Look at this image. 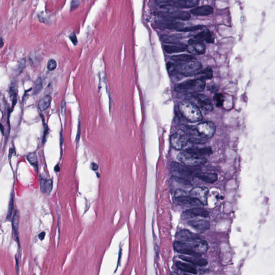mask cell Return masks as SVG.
Returning a JSON list of instances; mask_svg holds the SVG:
<instances>
[{
  "mask_svg": "<svg viewBox=\"0 0 275 275\" xmlns=\"http://www.w3.org/2000/svg\"><path fill=\"white\" fill-rule=\"evenodd\" d=\"M174 248L177 253L184 255L200 257L208 250V242L198 235L184 241H175Z\"/></svg>",
  "mask_w": 275,
  "mask_h": 275,
  "instance_id": "obj_1",
  "label": "cell"
},
{
  "mask_svg": "<svg viewBox=\"0 0 275 275\" xmlns=\"http://www.w3.org/2000/svg\"><path fill=\"white\" fill-rule=\"evenodd\" d=\"M167 67L170 75L176 78L180 75L186 77L197 75L202 70V64L196 59L182 62H168Z\"/></svg>",
  "mask_w": 275,
  "mask_h": 275,
  "instance_id": "obj_2",
  "label": "cell"
},
{
  "mask_svg": "<svg viewBox=\"0 0 275 275\" xmlns=\"http://www.w3.org/2000/svg\"><path fill=\"white\" fill-rule=\"evenodd\" d=\"M178 109L181 116L190 122H198L203 119V115L200 109L189 100L180 102Z\"/></svg>",
  "mask_w": 275,
  "mask_h": 275,
  "instance_id": "obj_3",
  "label": "cell"
},
{
  "mask_svg": "<svg viewBox=\"0 0 275 275\" xmlns=\"http://www.w3.org/2000/svg\"><path fill=\"white\" fill-rule=\"evenodd\" d=\"M205 86V80L197 78L195 79L185 81L176 84L175 89L178 92L189 94L203 92Z\"/></svg>",
  "mask_w": 275,
  "mask_h": 275,
  "instance_id": "obj_4",
  "label": "cell"
},
{
  "mask_svg": "<svg viewBox=\"0 0 275 275\" xmlns=\"http://www.w3.org/2000/svg\"><path fill=\"white\" fill-rule=\"evenodd\" d=\"M172 147L177 150L188 151L194 146L191 138L182 130L173 134L170 139Z\"/></svg>",
  "mask_w": 275,
  "mask_h": 275,
  "instance_id": "obj_5",
  "label": "cell"
},
{
  "mask_svg": "<svg viewBox=\"0 0 275 275\" xmlns=\"http://www.w3.org/2000/svg\"><path fill=\"white\" fill-rule=\"evenodd\" d=\"M156 2L161 8H192L197 6L199 0H156Z\"/></svg>",
  "mask_w": 275,
  "mask_h": 275,
  "instance_id": "obj_6",
  "label": "cell"
},
{
  "mask_svg": "<svg viewBox=\"0 0 275 275\" xmlns=\"http://www.w3.org/2000/svg\"><path fill=\"white\" fill-rule=\"evenodd\" d=\"M177 158L181 163L190 167L202 166L206 162V159L204 157L197 155L188 151H183L178 153Z\"/></svg>",
  "mask_w": 275,
  "mask_h": 275,
  "instance_id": "obj_7",
  "label": "cell"
},
{
  "mask_svg": "<svg viewBox=\"0 0 275 275\" xmlns=\"http://www.w3.org/2000/svg\"><path fill=\"white\" fill-rule=\"evenodd\" d=\"M171 172L174 177L178 178L185 181H191L194 177V171L186 165H183L176 162H172L170 166Z\"/></svg>",
  "mask_w": 275,
  "mask_h": 275,
  "instance_id": "obj_8",
  "label": "cell"
},
{
  "mask_svg": "<svg viewBox=\"0 0 275 275\" xmlns=\"http://www.w3.org/2000/svg\"><path fill=\"white\" fill-rule=\"evenodd\" d=\"M187 100L197 106L204 111H211L213 109V105L211 100L204 95L200 93L186 94Z\"/></svg>",
  "mask_w": 275,
  "mask_h": 275,
  "instance_id": "obj_9",
  "label": "cell"
},
{
  "mask_svg": "<svg viewBox=\"0 0 275 275\" xmlns=\"http://www.w3.org/2000/svg\"><path fill=\"white\" fill-rule=\"evenodd\" d=\"M175 199L180 205L185 207H200L203 205L199 201L192 198L189 196L186 191L182 189H178L175 191Z\"/></svg>",
  "mask_w": 275,
  "mask_h": 275,
  "instance_id": "obj_10",
  "label": "cell"
},
{
  "mask_svg": "<svg viewBox=\"0 0 275 275\" xmlns=\"http://www.w3.org/2000/svg\"><path fill=\"white\" fill-rule=\"evenodd\" d=\"M194 128L199 136L205 139L211 138L216 128L214 123L208 121L199 122Z\"/></svg>",
  "mask_w": 275,
  "mask_h": 275,
  "instance_id": "obj_11",
  "label": "cell"
},
{
  "mask_svg": "<svg viewBox=\"0 0 275 275\" xmlns=\"http://www.w3.org/2000/svg\"><path fill=\"white\" fill-rule=\"evenodd\" d=\"M161 18H166L173 20L180 21H188L190 20L191 15L188 12L180 10H168L167 11H161L158 14Z\"/></svg>",
  "mask_w": 275,
  "mask_h": 275,
  "instance_id": "obj_12",
  "label": "cell"
},
{
  "mask_svg": "<svg viewBox=\"0 0 275 275\" xmlns=\"http://www.w3.org/2000/svg\"><path fill=\"white\" fill-rule=\"evenodd\" d=\"M209 190L205 186L194 187L190 191L189 195L192 198L200 202L203 205L208 204V196Z\"/></svg>",
  "mask_w": 275,
  "mask_h": 275,
  "instance_id": "obj_13",
  "label": "cell"
},
{
  "mask_svg": "<svg viewBox=\"0 0 275 275\" xmlns=\"http://www.w3.org/2000/svg\"><path fill=\"white\" fill-rule=\"evenodd\" d=\"M186 50L191 54L195 55L203 54L205 52L206 47L202 42L194 39H189Z\"/></svg>",
  "mask_w": 275,
  "mask_h": 275,
  "instance_id": "obj_14",
  "label": "cell"
},
{
  "mask_svg": "<svg viewBox=\"0 0 275 275\" xmlns=\"http://www.w3.org/2000/svg\"><path fill=\"white\" fill-rule=\"evenodd\" d=\"M158 25L160 28L168 30H175L178 31L183 28L184 24L182 23L175 21V20L161 18L157 22Z\"/></svg>",
  "mask_w": 275,
  "mask_h": 275,
  "instance_id": "obj_15",
  "label": "cell"
},
{
  "mask_svg": "<svg viewBox=\"0 0 275 275\" xmlns=\"http://www.w3.org/2000/svg\"><path fill=\"white\" fill-rule=\"evenodd\" d=\"M194 177L199 179L206 183H214L218 180V175L216 173L211 172H196Z\"/></svg>",
  "mask_w": 275,
  "mask_h": 275,
  "instance_id": "obj_16",
  "label": "cell"
},
{
  "mask_svg": "<svg viewBox=\"0 0 275 275\" xmlns=\"http://www.w3.org/2000/svg\"><path fill=\"white\" fill-rule=\"evenodd\" d=\"M179 257L182 260L184 261L189 262L190 263L197 265L199 267H204L206 266L208 262V261L204 258H200V257L198 256H185L180 255Z\"/></svg>",
  "mask_w": 275,
  "mask_h": 275,
  "instance_id": "obj_17",
  "label": "cell"
},
{
  "mask_svg": "<svg viewBox=\"0 0 275 275\" xmlns=\"http://www.w3.org/2000/svg\"><path fill=\"white\" fill-rule=\"evenodd\" d=\"M188 225L196 230L205 231L210 227V222L205 220H191L188 222Z\"/></svg>",
  "mask_w": 275,
  "mask_h": 275,
  "instance_id": "obj_18",
  "label": "cell"
},
{
  "mask_svg": "<svg viewBox=\"0 0 275 275\" xmlns=\"http://www.w3.org/2000/svg\"><path fill=\"white\" fill-rule=\"evenodd\" d=\"M213 11V8L211 6H202L192 9L190 10V13L195 16H206L212 14Z\"/></svg>",
  "mask_w": 275,
  "mask_h": 275,
  "instance_id": "obj_19",
  "label": "cell"
},
{
  "mask_svg": "<svg viewBox=\"0 0 275 275\" xmlns=\"http://www.w3.org/2000/svg\"><path fill=\"white\" fill-rule=\"evenodd\" d=\"M184 214L189 216H199L203 218H207L209 216V212L205 208L201 207H195L187 210Z\"/></svg>",
  "mask_w": 275,
  "mask_h": 275,
  "instance_id": "obj_20",
  "label": "cell"
},
{
  "mask_svg": "<svg viewBox=\"0 0 275 275\" xmlns=\"http://www.w3.org/2000/svg\"><path fill=\"white\" fill-rule=\"evenodd\" d=\"M193 39L203 42L205 41L208 43H214V36L213 33L210 31H203L194 37Z\"/></svg>",
  "mask_w": 275,
  "mask_h": 275,
  "instance_id": "obj_21",
  "label": "cell"
},
{
  "mask_svg": "<svg viewBox=\"0 0 275 275\" xmlns=\"http://www.w3.org/2000/svg\"><path fill=\"white\" fill-rule=\"evenodd\" d=\"M164 50L167 53H181L184 52L186 50V46L183 45H165Z\"/></svg>",
  "mask_w": 275,
  "mask_h": 275,
  "instance_id": "obj_22",
  "label": "cell"
},
{
  "mask_svg": "<svg viewBox=\"0 0 275 275\" xmlns=\"http://www.w3.org/2000/svg\"><path fill=\"white\" fill-rule=\"evenodd\" d=\"M176 265L178 269L182 271L188 272L192 274H197V270L195 268V267H192L191 265L187 264L186 263H184L182 262L178 261L176 263Z\"/></svg>",
  "mask_w": 275,
  "mask_h": 275,
  "instance_id": "obj_23",
  "label": "cell"
},
{
  "mask_svg": "<svg viewBox=\"0 0 275 275\" xmlns=\"http://www.w3.org/2000/svg\"><path fill=\"white\" fill-rule=\"evenodd\" d=\"M188 152L194 153L195 154L200 156H202V157H204V156L210 155L212 153L211 148L210 147L199 148L195 147L194 146L190 150H188Z\"/></svg>",
  "mask_w": 275,
  "mask_h": 275,
  "instance_id": "obj_24",
  "label": "cell"
},
{
  "mask_svg": "<svg viewBox=\"0 0 275 275\" xmlns=\"http://www.w3.org/2000/svg\"><path fill=\"white\" fill-rule=\"evenodd\" d=\"M19 223H20L19 213L17 211H16L14 213V216L12 218V230L14 232V236L16 239L17 241L18 242V243H19V238H18Z\"/></svg>",
  "mask_w": 275,
  "mask_h": 275,
  "instance_id": "obj_25",
  "label": "cell"
},
{
  "mask_svg": "<svg viewBox=\"0 0 275 275\" xmlns=\"http://www.w3.org/2000/svg\"><path fill=\"white\" fill-rule=\"evenodd\" d=\"M40 186L42 192L44 194H50L53 188V182L52 180L43 178L40 182Z\"/></svg>",
  "mask_w": 275,
  "mask_h": 275,
  "instance_id": "obj_26",
  "label": "cell"
},
{
  "mask_svg": "<svg viewBox=\"0 0 275 275\" xmlns=\"http://www.w3.org/2000/svg\"><path fill=\"white\" fill-rule=\"evenodd\" d=\"M52 100V98L50 95H47L42 98L38 102V108L40 111L46 110L49 108Z\"/></svg>",
  "mask_w": 275,
  "mask_h": 275,
  "instance_id": "obj_27",
  "label": "cell"
},
{
  "mask_svg": "<svg viewBox=\"0 0 275 275\" xmlns=\"http://www.w3.org/2000/svg\"><path fill=\"white\" fill-rule=\"evenodd\" d=\"M171 59L175 62H182L191 61V60H196V59L192 55L183 54L172 56L171 57Z\"/></svg>",
  "mask_w": 275,
  "mask_h": 275,
  "instance_id": "obj_28",
  "label": "cell"
},
{
  "mask_svg": "<svg viewBox=\"0 0 275 275\" xmlns=\"http://www.w3.org/2000/svg\"><path fill=\"white\" fill-rule=\"evenodd\" d=\"M160 39L162 42L170 44L182 45L179 42V38L174 36L162 34L160 36Z\"/></svg>",
  "mask_w": 275,
  "mask_h": 275,
  "instance_id": "obj_29",
  "label": "cell"
},
{
  "mask_svg": "<svg viewBox=\"0 0 275 275\" xmlns=\"http://www.w3.org/2000/svg\"><path fill=\"white\" fill-rule=\"evenodd\" d=\"M197 75H198V78L204 80L211 79L213 77V71L211 68L208 67L202 70Z\"/></svg>",
  "mask_w": 275,
  "mask_h": 275,
  "instance_id": "obj_30",
  "label": "cell"
},
{
  "mask_svg": "<svg viewBox=\"0 0 275 275\" xmlns=\"http://www.w3.org/2000/svg\"><path fill=\"white\" fill-rule=\"evenodd\" d=\"M43 88V83L42 78L40 77L37 78L36 81L34 82V92L33 94L34 95H37L41 92Z\"/></svg>",
  "mask_w": 275,
  "mask_h": 275,
  "instance_id": "obj_31",
  "label": "cell"
},
{
  "mask_svg": "<svg viewBox=\"0 0 275 275\" xmlns=\"http://www.w3.org/2000/svg\"><path fill=\"white\" fill-rule=\"evenodd\" d=\"M203 25H195V26H187V27H183L182 28L181 30L178 31L179 32H193V31H196L202 29H203Z\"/></svg>",
  "mask_w": 275,
  "mask_h": 275,
  "instance_id": "obj_32",
  "label": "cell"
},
{
  "mask_svg": "<svg viewBox=\"0 0 275 275\" xmlns=\"http://www.w3.org/2000/svg\"><path fill=\"white\" fill-rule=\"evenodd\" d=\"M27 159L31 165L36 168L38 167V160L36 153H30L27 156Z\"/></svg>",
  "mask_w": 275,
  "mask_h": 275,
  "instance_id": "obj_33",
  "label": "cell"
},
{
  "mask_svg": "<svg viewBox=\"0 0 275 275\" xmlns=\"http://www.w3.org/2000/svg\"><path fill=\"white\" fill-rule=\"evenodd\" d=\"M225 96L222 94H217L214 96V100L216 103V105L218 107L223 106L224 102Z\"/></svg>",
  "mask_w": 275,
  "mask_h": 275,
  "instance_id": "obj_34",
  "label": "cell"
},
{
  "mask_svg": "<svg viewBox=\"0 0 275 275\" xmlns=\"http://www.w3.org/2000/svg\"><path fill=\"white\" fill-rule=\"evenodd\" d=\"M25 66V59L21 60L17 64V66L15 69V73L16 75H18L21 73L22 72L23 70H24Z\"/></svg>",
  "mask_w": 275,
  "mask_h": 275,
  "instance_id": "obj_35",
  "label": "cell"
},
{
  "mask_svg": "<svg viewBox=\"0 0 275 275\" xmlns=\"http://www.w3.org/2000/svg\"><path fill=\"white\" fill-rule=\"evenodd\" d=\"M7 106V102H6V98L3 94L0 93V110L2 112L6 110Z\"/></svg>",
  "mask_w": 275,
  "mask_h": 275,
  "instance_id": "obj_36",
  "label": "cell"
},
{
  "mask_svg": "<svg viewBox=\"0 0 275 275\" xmlns=\"http://www.w3.org/2000/svg\"><path fill=\"white\" fill-rule=\"evenodd\" d=\"M14 208V196L12 194L11 195V198L10 199L9 201V204L8 213L7 215V219H9L11 217L12 213V211Z\"/></svg>",
  "mask_w": 275,
  "mask_h": 275,
  "instance_id": "obj_37",
  "label": "cell"
},
{
  "mask_svg": "<svg viewBox=\"0 0 275 275\" xmlns=\"http://www.w3.org/2000/svg\"><path fill=\"white\" fill-rule=\"evenodd\" d=\"M56 66L57 64L56 60L54 59H50L47 63V69L50 71H53V70L56 69Z\"/></svg>",
  "mask_w": 275,
  "mask_h": 275,
  "instance_id": "obj_38",
  "label": "cell"
},
{
  "mask_svg": "<svg viewBox=\"0 0 275 275\" xmlns=\"http://www.w3.org/2000/svg\"><path fill=\"white\" fill-rule=\"evenodd\" d=\"M66 102L65 100H62L61 102V106H60V112L62 116H64L66 112Z\"/></svg>",
  "mask_w": 275,
  "mask_h": 275,
  "instance_id": "obj_39",
  "label": "cell"
},
{
  "mask_svg": "<svg viewBox=\"0 0 275 275\" xmlns=\"http://www.w3.org/2000/svg\"><path fill=\"white\" fill-rule=\"evenodd\" d=\"M78 5H79L78 0H73L72 2L71 3V7H70L71 10H73L74 9L77 8Z\"/></svg>",
  "mask_w": 275,
  "mask_h": 275,
  "instance_id": "obj_40",
  "label": "cell"
},
{
  "mask_svg": "<svg viewBox=\"0 0 275 275\" xmlns=\"http://www.w3.org/2000/svg\"><path fill=\"white\" fill-rule=\"evenodd\" d=\"M208 90H210V92H217L218 90V87H217L216 85H209L208 87Z\"/></svg>",
  "mask_w": 275,
  "mask_h": 275,
  "instance_id": "obj_41",
  "label": "cell"
},
{
  "mask_svg": "<svg viewBox=\"0 0 275 275\" xmlns=\"http://www.w3.org/2000/svg\"><path fill=\"white\" fill-rule=\"evenodd\" d=\"M70 39L71 41L74 44H76V43H77V42H78V40H77L76 37L75 36L74 34H73L70 37Z\"/></svg>",
  "mask_w": 275,
  "mask_h": 275,
  "instance_id": "obj_42",
  "label": "cell"
},
{
  "mask_svg": "<svg viewBox=\"0 0 275 275\" xmlns=\"http://www.w3.org/2000/svg\"><path fill=\"white\" fill-rule=\"evenodd\" d=\"M45 236V233L44 232H43L42 233L39 234L38 238L40 240H43V239H44Z\"/></svg>",
  "mask_w": 275,
  "mask_h": 275,
  "instance_id": "obj_43",
  "label": "cell"
},
{
  "mask_svg": "<svg viewBox=\"0 0 275 275\" xmlns=\"http://www.w3.org/2000/svg\"><path fill=\"white\" fill-rule=\"evenodd\" d=\"M92 169L94 170H96L98 169V165L97 164H96L95 163H92Z\"/></svg>",
  "mask_w": 275,
  "mask_h": 275,
  "instance_id": "obj_44",
  "label": "cell"
},
{
  "mask_svg": "<svg viewBox=\"0 0 275 275\" xmlns=\"http://www.w3.org/2000/svg\"><path fill=\"white\" fill-rule=\"evenodd\" d=\"M4 45V42H3L2 38H0V49L3 47Z\"/></svg>",
  "mask_w": 275,
  "mask_h": 275,
  "instance_id": "obj_45",
  "label": "cell"
},
{
  "mask_svg": "<svg viewBox=\"0 0 275 275\" xmlns=\"http://www.w3.org/2000/svg\"><path fill=\"white\" fill-rule=\"evenodd\" d=\"M0 130L1 131L2 133H3V132H4V128L3 127V125H2L1 124H0Z\"/></svg>",
  "mask_w": 275,
  "mask_h": 275,
  "instance_id": "obj_46",
  "label": "cell"
},
{
  "mask_svg": "<svg viewBox=\"0 0 275 275\" xmlns=\"http://www.w3.org/2000/svg\"><path fill=\"white\" fill-rule=\"evenodd\" d=\"M55 170H56V172H59L60 170V168H59V166L58 165H57L55 167Z\"/></svg>",
  "mask_w": 275,
  "mask_h": 275,
  "instance_id": "obj_47",
  "label": "cell"
}]
</instances>
